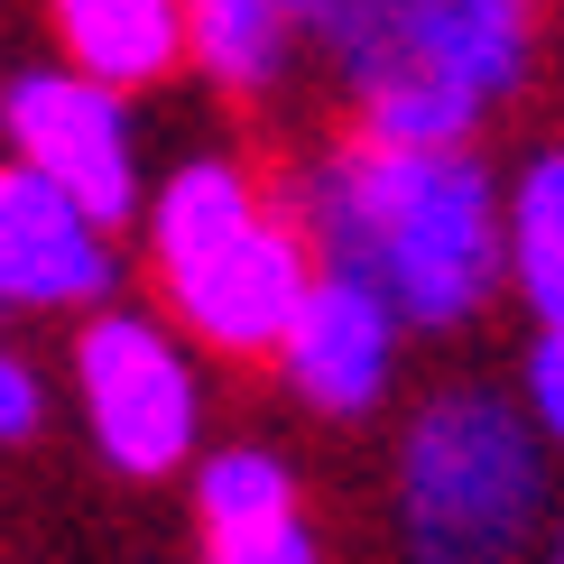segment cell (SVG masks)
Returning a JSON list of instances; mask_svg holds the SVG:
<instances>
[{"label": "cell", "mask_w": 564, "mask_h": 564, "mask_svg": "<svg viewBox=\"0 0 564 564\" xmlns=\"http://www.w3.org/2000/svg\"><path fill=\"white\" fill-rule=\"evenodd\" d=\"M0 130H10L19 167L46 176L65 204H84L102 231L139 214V139L111 84L75 75V65H29L0 84Z\"/></svg>", "instance_id": "obj_5"}, {"label": "cell", "mask_w": 564, "mask_h": 564, "mask_svg": "<svg viewBox=\"0 0 564 564\" xmlns=\"http://www.w3.org/2000/svg\"><path fill=\"white\" fill-rule=\"evenodd\" d=\"M75 389H84V426L102 444V463L158 481L195 454L204 398H195V361L176 351L167 324L149 315H93L75 343Z\"/></svg>", "instance_id": "obj_4"}, {"label": "cell", "mask_w": 564, "mask_h": 564, "mask_svg": "<svg viewBox=\"0 0 564 564\" xmlns=\"http://www.w3.org/2000/svg\"><path fill=\"white\" fill-rule=\"evenodd\" d=\"M278 361H288V389L305 408L361 416V408H380V389L398 370V315L361 288V278L315 269L305 305L288 315V334H278Z\"/></svg>", "instance_id": "obj_7"}, {"label": "cell", "mask_w": 564, "mask_h": 564, "mask_svg": "<svg viewBox=\"0 0 564 564\" xmlns=\"http://www.w3.org/2000/svg\"><path fill=\"white\" fill-rule=\"evenodd\" d=\"M324 37H334L343 84L361 102V139L463 149V130L500 102V75L454 0H343Z\"/></svg>", "instance_id": "obj_3"}, {"label": "cell", "mask_w": 564, "mask_h": 564, "mask_svg": "<svg viewBox=\"0 0 564 564\" xmlns=\"http://www.w3.org/2000/svg\"><path fill=\"white\" fill-rule=\"evenodd\" d=\"M111 278H121L111 231L10 158L0 167V305H93L111 296Z\"/></svg>", "instance_id": "obj_8"}, {"label": "cell", "mask_w": 564, "mask_h": 564, "mask_svg": "<svg viewBox=\"0 0 564 564\" xmlns=\"http://www.w3.org/2000/svg\"><path fill=\"white\" fill-rule=\"evenodd\" d=\"M315 288V250H305L296 223H278L269 204L250 214L231 241H214L204 260L167 269V296H176V324L214 351H278L288 315Z\"/></svg>", "instance_id": "obj_6"}, {"label": "cell", "mask_w": 564, "mask_h": 564, "mask_svg": "<svg viewBox=\"0 0 564 564\" xmlns=\"http://www.w3.org/2000/svg\"><path fill=\"white\" fill-rule=\"evenodd\" d=\"M463 10V29L481 37V56H490V75H500V93L528 75V19H536V0H454Z\"/></svg>", "instance_id": "obj_14"}, {"label": "cell", "mask_w": 564, "mask_h": 564, "mask_svg": "<svg viewBox=\"0 0 564 564\" xmlns=\"http://www.w3.org/2000/svg\"><path fill=\"white\" fill-rule=\"evenodd\" d=\"M250 214H260V195H250L241 167H223V158H195V167H176L167 185H158L149 204V250H158V278L204 260L214 241H231Z\"/></svg>", "instance_id": "obj_10"}, {"label": "cell", "mask_w": 564, "mask_h": 564, "mask_svg": "<svg viewBox=\"0 0 564 564\" xmlns=\"http://www.w3.org/2000/svg\"><path fill=\"white\" fill-rule=\"evenodd\" d=\"M37 416H46L37 370L19 361V351H0V444H29V435H37Z\"/></svg>", "instance_id": "obj_17"}, {"label": "cell", "mask_w": 564, "mask_h": 564, "mask_svg": "<svg viewBox=\"0 0 564 564\" xmlns=\"http://www.w3.org/2000/svg\"><path fill=\"white\" fill-rule=\"evenodd\" d=\"M288 29L278 0H185V56L223 93H269L288 75Z\"/></svg>", "instance_id": "obj_11"}, {"label": "cell", "mask_w": 564, "mask_h": 564, "mask_svg": "<svg viewBox=\"0 0 564 564\" xmlns=\"http://www.w3.org/2000/svg\"><path fill=\"white\" fill-rule=\"evenodd\" d=\"M65 65L111 93L158 84L185 56V0H46Z\"/></svg>", "instance_id": "obj_9"}, {"label": "cell", "mask_w": 564, "mask_h": 564, "mask_svg": "<svg viewBox=\"0 0 564 564\" xmlns=\"http://www.w3.org/2000/svg\"><path fill=\"white\" fill-rule=\"evenodd\" d=\"M305 250L315 269L361 278L398 324H473L509 278L500 185L473 149H398V139H351L305 176Z\"/></svg>", "instance_id": "obj_1"}, {"label": "cell", "mask_w": 564, "mask_h": 564, "mask_svg": "<svg viewBox=\"0 0 564 564\" xmlns=\"http://www.w3.org/2000/svg\"><path fill=\"white\" fill-rule=\"evenodd\" d=\"M204 564H324V546L305 536V519H269L241 536H204Z\"/></svg>", "instance_id": "obj_15"}, {"label": "cell", "mask_w": 564, "mask_h": 564, "mask_svg": "<svg viewBox=\"0 0 564 564\" xmlns=\"http://www.w3.org/2000/svg\"><path fill=\"white\" fill-rule=\"evenodd\" d=\"M546 500L536 426L509 416V398L454 389L408 426L398 454V519H408V564H509Z\"/></svg>", "instance_id": "obj_2"}, {"label": "cell", "mask_w": 564, "mask_h": 564, "mask_svg": "<svg viewBox=\"0 0 564 564\" xmlns=\"http://www.w3.org/2000/svg\"><path fill=\"white\" fill-rule=\"evenodd\" d=\"M278 10H288V19H315V29H324V19H334L343 0H278Z\"/></svg>", "instance_id": "obj_18"}, {"label": "cell", "mask_w": 564, "mask_h": 564, "mask_svg": "<svg viewBox=\"0 0 564 564\" xmlns=\"http://www.w3.org/2000/svg\"><path fill=\"white\" fill-rule=\"evenodd\" d=\"M546 564H564V528H555V555H546Z\"/></svg>", "instance_id": "obj_19"}, {"label": "cell", "mask_w": 564, "mask_h": 564, "mask_svg": "<svg viewBox=\"0 0 564 564\" xmlns=\"http://www.w3.org/2000/svg\"><path fill=\"white\" fill-rule=\"evenodd\" d=\"M195 509H204V536H241V528H269V519H296V481L288 463L260 454V444H231L195 473Z\"/></svg>", "instance_id": "obj_13"}, {"label": "cell", "mask_w": 564, "mask_h": 564, "mask_svg": "<svg viewBox=\"0 0 564 564\" xmlns=\"http://www.w3.org/2000/svg\"><path fill=\"white\" fill-rule=\"evenodd\" d=\"M509 278H519L528 315L536 324H564V149L528 158V176L509 185Z\"/></svg>", "instance_id": "obj_12"}, {"label": "cell", "mask_w": 564, "mask_h": 564, "mask_svg": "<svg viewBox=\"0 0 564 564\" xmlns=\"http://www.w3.org/2000/svg\"><path fill=\"white\" fill-rule=\"evenodd\" d=\"M528 416L564 444V324H536V351H528Z\"/></svg>", "instance_id": "obj_16"}]
</instances>
